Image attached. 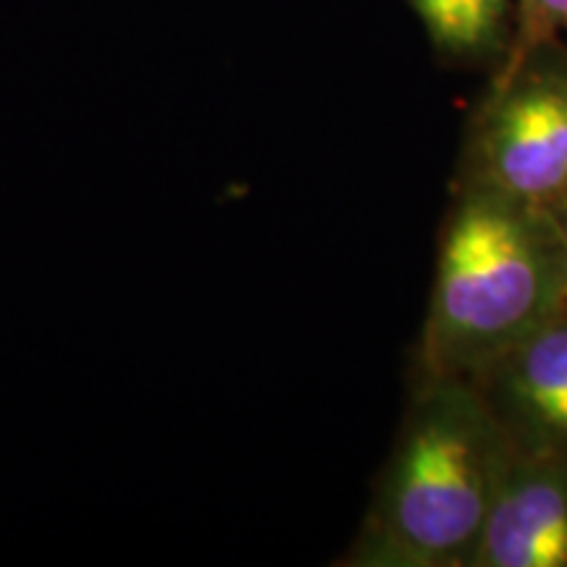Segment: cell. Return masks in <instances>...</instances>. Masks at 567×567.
<instances>
[{
  "instance_id": "6da1fadb",
  "label": "cell",
  "mask_w": 567,
  "mask_h": 567,
  "mask_svg": "<svg viewBox=\"0 0 567 567\" xmlns=\"http://www.w3.org/2000/svg\"><path fill=\"white\" fill-rule=\"evenodd\" d=\"M509 460L471 381L421 375L339 565L473 567Z\"/></svg>"
},
{
  "instance_id": "7a4b0ae2",
  "label": "cell",
  "mask_w": 567,
  "mask_h": 567,
  "mask_svg": "<svg viewBox=\"0 0 567 567\" xmlns=\"http://www.w3.org/2000/svg\"><path fill=\"white\" fill-rule=\"evenodd\" d=\"M567 305V250L551 213L455 184L439 237L417 375L471 381Z\"/></svg>"
},
{
  "instance_id": "3957f363",
  "label": "cell",
  "mask_w": 567,
  "mask_h": 567,
  "mask_svg": "<svg viewBox=\"0 0 567 567\" xmlns=\"http://www.w3.org/2000/svg\"><path fill=\"white\" fill-rule=\"evenodd\" d=\"M455 184L549 208L567 195V40L515 48L473 111Z\"/></svg>"
},
{
  "instance_id": "277c9868",
  "label": "cell",
  "mask_w": 567,
  "mask_h": 567,
  "mask_svg": "<svg viewBox=\"0 0 567 567\" xmlns=\"http://www.w3.org/2000/svg\"><path fill=\"white\" fill-rule=\"evenodd\" d=\"M471 384L513 455L567 457V305Z\"/></svg>"
},
{
  "instance_id": "5b68a950",
  "label": "cell",
  "mask_w": 567,
  "mask_h": 567,
  "mask_svg": "<svg viewBox=\"0 0 567 567\" xmlns=\"http://www.w3.org/2000/svg\"><path fill=\"white\" fill-rule=\"evenodd\" d=\"M473 567H567V457L513 455Z\"/></svg>"
},
{
  "instance_id": "8992f818",
  "label": "cell",
  "mask_w": 567,
  "mask_h": 567,
  "mask_svg": "<svg viewBox=\"0 0 567 567\" xmlns=\"http://www.w3.org/2000/svg\"><path fill=\"white\" fill-rule=\"evenodd\" d=\"M439 59L499 66L515 40L517 0H405Z\"/></svg>"
},
{
  "instance_id": "52a82bcc",
  "label": "cell",
  "mask_w": 567,
  "mask_h": 567,
  "mask_svg": "<svg viewBox=\"0 0 567 567\" xmlns=\"http://www.w3.org/2000/svg\"><path fill=\"white\" fill-rule=\"evenodd\" d=\"M567 34V0H517L515 40L509 51L530 42L565 38Z\"/></svg>"
},
{
  "instance_id": "ba28073f",
  "label": "cell",
  "mask_w": 567,
  "mask_h": 567,
  "mask_svg": "<svg viewBox=\"0 0 567 567\" xmlns=\"http://www.w3.org/2000/svg\"><path fill=\"white\" fill-rule=\"evenodd\" d=\"M547 210L551 213V218H555V224H557V229H559V237H563L565 250H567V195L559 197L557 203H551Z\"/></svg>"
}]
</instances>
